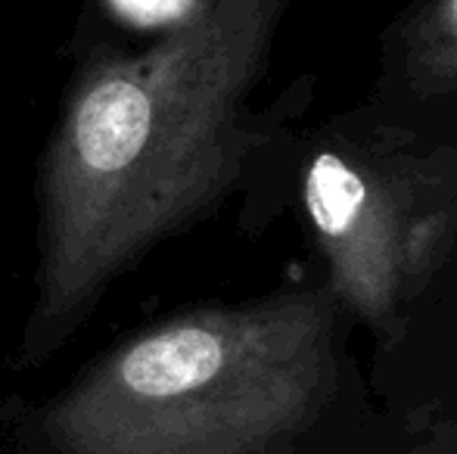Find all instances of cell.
<instances>
[{
    "label": "cell",
    "mask_w": 457,
    "mask_h": 454,
    "mask_svg": "<svg viewBox=\"0 0 457 454\" xmlns=\"http://www.w3.org/2000/svg\"><path fill=\"white\" fill-rule=\"evenodd\" d=\"M287 0H193L146 50L79 81L44 169L37 327L87 309L140 252L234 184L246 100Z\"/></svg>",
    "instance_id": "obj_1"
},
{
    "label": "cell",
    "mask_w": 457,
    "mask_h": 454,
    "mask_svg": "<svg viewBox=\"0 0 457 454\" xmlns=\"http://www.w3.org/2000/svg\"><path fill=\"white\" fill-rule=\"evenodd\" d=\"M339 296L289 293L171 318L47 411L62 454H274L339 395Z\"/></svg>",
    "instance_id": "obj_2"
},
{
    "label": "cell",
    "mask_w": 457,
    "mask_h": 454,
    "mask_svg": "<svg viewBox=\"0 0 457 454\" xmlns=\"http://www.w3.org/2000/svg\"><path fill=\"white\" fill-rule=\"evenodd\" d=\"M439 146H327L305 202L345 293L373 318L411 299L454 249L457 162Z\"/></svg>",
    "instance_id": "obj_3"
},
{
    "label": "cell",
    "mask_w": 457,
    "mask_h": 454,
    "mask_svg": "<svg viewBox=\"0 0 457 454\" xmlns=\"http://www.w3.org/2000/svg\"><path fill=\"white\" fill-rule=\"evenodd\" d=\"M392 97L404 103L448 106L457 110V0H427L414 12V22L392 41L386 66Z\"/></svg>",
    "instance_id": "obj_4"
}]
</instances>
